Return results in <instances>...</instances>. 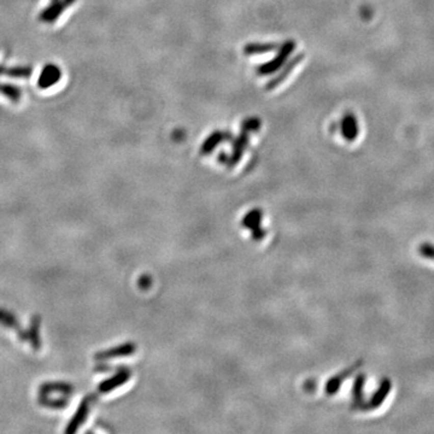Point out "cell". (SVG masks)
<instances>
[{
    "label": "cell",
    "instance_id": "cell-1",
    "mask_svg": "<svg viewBox=\"0 0 434 434\" xmlns=\"http://www.w3.org/2000/svg\"><path fill=\"white\" fill-rule=\"evenodd\" d=\"M92 399H93V394L87 396L84 400H82L80 406L77 408L76 413H75V415L72 416V419L70 420V422H69L68 427L65 428V433H75L82 426V423L87 420L88 413H90V409H91Z\"/></svg>",
    "mask_w": 434,
    "mask_h": 434
},
{
    "label": "cell",
    "instance_id": "cell-7",
    "mask_svg": "<svg viewBox=\"0 0 434 434\" xmlns=\"http://www.w3.org/2000/svg\"><path fill=\"white\" fill-rule=\"evenodd\" d=\"M40 403L44 406H50L57 409V408H65L68 402L67 399H51V398H47V396H42Z\"/></svg>",
    "mask_w": 434,
    "mask_h": 434
},
{
    "label": "cell",
    "instance_id": "cell-2",
    "mask_svg": "<svg viewBox=\"0 0 434 434\" xmlns=\"http://www.w3.org/2000/svg\"><path fill=\"white\" fill-rule=\"evenodd\" d=\"M0 323L16 331V333H17L21 340H28V333L22 330L21 323L17 321L14 314L4 310V309H0Z\"/></svg>",
    "mask_w": 434,
    "mask_h": 434
},
{
    "label": "cell",
    "instance_id": "cell-3",
    "mask_svg": "<svg viewBox=\"0 0 434 434\" xmlns=\"http://www.w3.org/2000/svg\"><path fill=\"white\" fill-rule=\"evenodd\" d=\"M130 373L127 369H122L120 370L116 375H114L113 377H110V379L104 380L103 383L99 385V387H98V390H99L100 393H106L110 392V391H113L115 389H117V387H120L121 385H123L126 381H128L129 379Z\"/></svg>",
    "mask_w": 434,
    "mask_h": 434
},
{
    "label": "cell",
    "instance_id": "cell-8",
    "mask_svg": "<svg viewBox=\"0 0 434 434\" xmlns=\"http://www.w3.org/2000/svg\"><path fill=\"white\" fill-rule=\"evenodd\" d=\"M419 252L422 257L434 259V245L429 244V242H425V244L420 245Z\"/></svg>",
    "mask_w": 434,
    "mask_h": 434
},
{
    "label": "cell",
    "instance_id": "cell-6",
    "mask_svg": "<svg viewBox=\"0 0 434 434\" xmlns=\"http://www.w3.org/2000/svg\"><path fill=\"white\" fill-rule=\"evenodd\" d=\"M28 341H31L32 346L34 350H40L41 340H40V317L34 316L31 323V330L28 333Z\"/></svg>",
    "mask_w": 434,
    "mask_h": 434
},
{
    "label": "cell",
    "instance_id": "cell-5",
    "mask_svg": "<svg viewBox=\"0 0 434 434\" xmlns=\"http://www.w3.org/2000/svg\"><path fill=\"white\" fill-rule=\"evenodd\" d=\"M53 392H58L64 394V396H67V394H71L74 392V387L71 386V385H68L65 383H48V384H44L40 387V393L41 396H46V394H50Z\"/></svg>",
    "mask_w": 434,
    "mask_h": 434
},
{
    "label": "cell",
    "instance_id": "cell-4",
    "mask_svg": "<svg viewBox=\"0 0 434 434\" xmlns=\"http://www.w3.org/2000/svg\"><path fill=\"white\" fill-rule=\"evenodd\" d=\"M133 351H134V345L124 344V345H121V346H117V347L110 348V350L101 351V352L95 354L94 358H95V360H99V361L111 360V358L127 356V355H130L131 352H133Z\"/></svg>",
    "mask_w": 434,
    "mask_h": 434
}]
</instances>
